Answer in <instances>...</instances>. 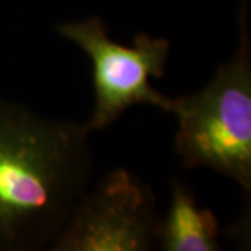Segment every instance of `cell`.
<instances>
[{
	"label": "cell",
	"instance_id": "2",
	"mask_svg": "<svg viewBox=\"0 0 251 251\" xmlns=\"http://www.w3.org/2000/svg\"><path fill=\"white\" fill-rule=\"evenodd\" d=\"M173 148L186 169L206 168L251 191V39L249 0L239 11L236 52L194 94L173 98Z\"/></svg>",
	"mask_w": 251,
	"mask_h": 251
},
{
	"label": "cell",
	"instance_id": "3",
	"mask_svg": "<svg viewBox=\"0 0 251 251\" xmlns=\"http://www.w3.org/2000/svg\"><path fill=\"white\" fill-rule=\"evenodd\" d=\"M56 31L81 48L92 62L95 103L85 123L91 133L108 128L135 105L171 113L173 98L159 94L150 84L151 77L161 78L166 70L171 54L166 38L140 32L131 45H123L109 36L105 21L98 16L62 23Z\"/></svg>",
	"mask_w": 251,
	"mask_h": 251
},
{
	"label": "cell",
	"instance_id": "1",
	"mask_svg": "<svg viewBox=\"0 0 251 251\" xmlns=\"http://www.w3.org/2000/svg\"><path fill=\"white\" fill-rule=\"evenodd\" d=\"M91 130L0 99V251L50 250L94 173Z\"/></svg>",
	"mask_w": 251,
	"mask_h": 251
},
{
	"label": "cell",
	"instance_id": "4",
	"mask_svg": "<svg viewBox=\"0 0 251 251\" xmlns=\"http://www.w3.org/2000/svg\"><path fill=\"white\" fill-rule=\"evenodd\" d=\"M155 193L126 169L106 173L82 194L50 251H150L162 216Z\"/></svg>",
	"mask_w": 251,
	"mask_h": 251
},
{
	"label": "cell",
	"instance_id": "5",
	"mask_svg": "<svg viewBox=\"0 0 251 251\" xmlns=\"http://www.w3.org/2000/svg\"><path fill=\"white\" fill-rule=\"evenodd\" d=\"M219 225L209 208L198 204L193 190L171 180V205L162 218L158 247L162 251H221Z\"/></svg>",
	"mask_w": 251,
	"mask_h": 251
}]
</instances>
